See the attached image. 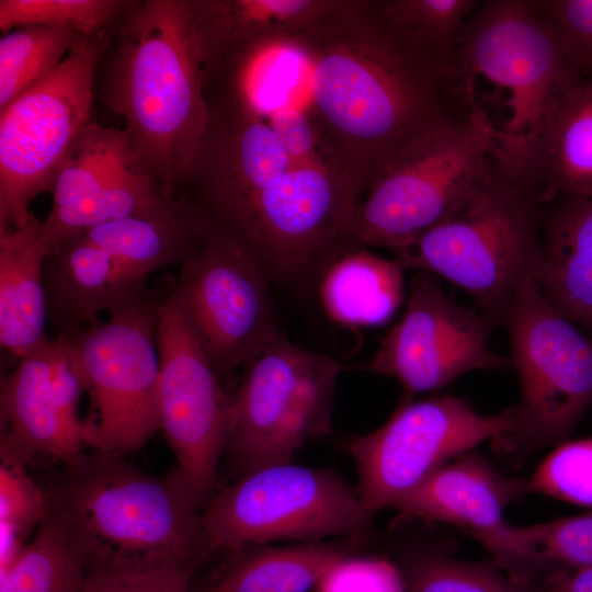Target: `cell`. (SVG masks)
<instances>
[{
    "label": "cell",
    "mask_w": 592,
    "mask_h": 592,
    "mask_svg": "<svg viewBox=\"0 0 592 592\" xmlns=\"http://www.w3.org/2000/svg\"><path fill=\"white\" fill-rule=\"evenodd\" d=\"M47 338L1 378V455L27 465L38 457L62 464L83 452L87 426L62 413L49 383Z\"/></svg>",
    "instance_id": "obj_18"
},
{
    "label": "cell",
    "mask_w": 592,
    "mask_h": 592,
    "mask_svg": "<svg viewBox=\"0 0 592 592\" xmlns=\"http://www.w3.org/2000/svg\"><path fill=\"white\" fill-rule=\"evenodd\" d=\"M94 93L161 192L177 195L207 121L192 0H132L100 56Z\"/></svg>",
    "instance_id": "obj_2"
},
{
    "label": "cell",
    "mask_w": 592,
    "mask_h": 592,
    "mask_svg": "<svg viewBox=\"0 0 592 592\" xmlns=\"http://www.w3.org/2000/svg\"><path fill=\"white\" fill-rule=\"evenodd\" d=\"M526 490L592 508V439L558 444L526 479Z\"/></svg>",
    "instance_id": "obj_34"
},
{
    "label": "cell",
    "mask_w": 592,
    "mask_h": 592,
    "mask_svg": "<svg viewBox=\"0 0 592 592\" xmlns=\"http://www.w3.org/2000/svg\"><path fill=\"white\" fill-rule=\"evenodd\" d=\"M137 162L140 160L123 129L90 123L56 171L48 214L90 198Z\"/></svg>",
    "instance_id": "obj_27"
},
{
    "label": "cell",
    "mask_w": 592,
    "mask_h": 592,
    "mask_svg": "<svg viewBox=\"0 0 592 592\" xmlns=\"http://www.w3.org/2000/svg\"><path fill=\"white\" fill-rule=\"evenodd\" d=\"M497 125L477 104L420 138L376 175L349 234L360 247L403 248L458 208L494 171Z\"/></svg>",
    "instance_id": "obj_5"
},
{
    "label": "cell",
    "mask_w": 592,
    "mask_h": 592,
    "mask_svg": "<svg viewBox=\"0 0 592 592\" xmlns=\"http://www.w3.org/2000/svg\"><path fill=\"white\" fill-rule=\"evenodd\" d=\"M503 323L521 399L511 428L492 448L516 469L560 444L592 403V341L550 304L533 276L517 288Z\"/></svg>",
    "instance_id": "obj_6"
},
{
    "label": "cell",
    "mask_w": 592,
    "mask_h": 592,
    "mask_svg": "<svg viewBox=\"0 0 592 592\" xmlns=\"http://www.w3.org/2000/svg\"><path fill=\"white\" fill-rule=\"evenodd\" d=\"M168 197L137 162L90 198L46 216L43 237L49 255L87 229L151 210Z\"/></svg>",
    "instance_id": "obj_28"
},
{
    "label": "cell",
    "mask_w": 592,
    "mask_h": 592,
    "mask_svg": "<svg viewBox=\"0 0 592 592\" xmlns=\"http://www.w3.org/2000/svg\"><path fill=\"white\" fill-rule=\"evenodd\" d=\"M49 383L56 401L66 418L76 425H84L78 406L83 385L64 340L57 337L49 345Z\"/></svg>",
    "instance_id": "obj_39"
},
{
    "label": "cell",
    "mask_w": 592,
    "mask_h": 592,
    "mask_svg": "<svg viewBox=\"0 0 592 592\" xmlns=\"http://www.w3.org/2000/svg\"><path fill=\"white\" fill-rule=\"evenodd\" d=\"M341 371L338 360L284 334L244 365L224 454L237 478L293 462L305 444L330 433Z\"/></svg>",
    "instance_id": "obj_8"
},
{
    "label": "cell",
    "mask_w": 592,
    "mask_h": 592,
    "mask_svg": "<svg viewBox=\"0 0 592 592\" xmlns=\"http://www.w3.org/2000/svg\"><path fill=\"white\" fill-rule=\"evenodd\" d=\"M463 72L506 93L508 118L497 128L499 171L524 186L539 140L580 75L537 15L533 0L479 2L457 44Z\"/></svg>",
    "instance_id": "obj_4"
},
{
    "label": "cell",
    "mask_w": 592,
    "mask_h": 592,
    "mask_svg": "<svg viewBox=\"0 0 592 592\" xmlns=\"http://www.w3.org/2000/svg\"><path fill=\"white\" fill-rule=\"evenodd\" d=\"M524 186L544 204L592 195V76H580L560 100Z\"/></svg>",
    "instance_id": "obj_23"
},
{
    "label": "cell",
    "mask_w": 592,
    "mask_h": 592,
    "mask_svg": "<svg viewBox=\"0 0 592 592\" xmlns=\"http://www.w3.org/2000/svg\"><path fill=\"white\" fill-rule=\"evenodd\" d=\"M493 327L445 294L434 275L414 271L403 315L363 368L396 379L410 396L469 372L511 367L510 357L489 346Z\"/></svg>",
    "instance_id": "obj_16"
},
{
    "label": "cell",
    "mask_w": 592,
    "mask_h": 592,
    "mask_svg": "<svg viewBox=\"0 0 592 592\" xmlns=\"http://www.w3.org/2000/svg\"><path fill=\"white\" fill-rule=\"evenodd\" d=\"M48 255L43 221L34 214L23 226L0 230V342L18 358L47 339Z\"/></svg>",
    "instance_id": "obj_20"
},
{
    "label": "cell",
    "mask_w": 592,
    "mask_h": 592,
    "mask_svg": "<svg viewBox=\"0 0 592 592\" xmlns=\"http://www.w3.org/2000/svg\"><path fill=\"white\" fill-rule=\"evenodd\" d=\"M525 592H592V566L558 571L523 585Z\"/></svg>",
    "instance_id": "obj_40"
},
{
    "label": "cell",
    "mask_w": 592,
    "mask_h": 592,
    "mask_svg": "<svg viewBox=\"0 0 592 592\" xmlns=\"http://www.w3.org/2000/svg\"><path fill=\"white\" fill-rule=\"evenodd\" d=\"M132 0H0V30L69 26L86 36H109Z\"/></svg>",
    "instance_id": "obj_32"
},
{
    "label": "cell",
    "mask_w": 592,
    "mask_h": 592,
    "mask_svg": "<svg viewBox=\"0 0 592 592\" xmlns=\"http://www.w3.org/2000/svg\"><path fill=\"white\" fill-rule=\"evenodd\" d=\"M515 582L592 566V510L528 526L505 523L478 539Z\"/></svg>",
    "instance_id": "obj_24"
},
{
    "label": "cell",
    "mask_w": 592,
    "mask_h": 592,
    "mask_svg": "<svg viewBox=\"0 0 592 592\" xmlns=\"http://www.w3.org/2000/svg\"><path fill=\"white\" fill-rule=\"evenodd\" d=\"M533 5L570 66L592 76V0H533Z\"/></svg>",
    "instance_id": "obj_37"
},
{
    "label": "cell",
    "mask_w": 592,
    "mask_h": 592,
    "mask_svg": "<svg viewBox=\"0 0 592 592\" xmlns=\"http://www.w3.org/2000/svg\"><path fill=\"white\" fill-rule=\"evenodd\" d=\"M403 267L354 248L340 255L319 281L322 306L334 322L375 327L387 322L403 298Z\"/></svg>",
    "instance_id": "obj_25"
},
{
    "label": "cell",
    "mask_w": 592,
    "mask_h": 592,
    "mask_svg": "<svg viewBox=\"0 0 592 592\" xmlns=\"http://www.w3.org/2000/svg\"><path fill=\"white\" fill-rule=\"evenodd\" d=\"M476 0H378L384 16L418 43L457 57L460 33Z\"/></svg>",
    "instance_id": "obj_33"
},
{
    "label": "cell",
    "mask_w": 592,
    "mask_h": 592,
    "mask_svg": "<svg viewBox=\"0 0 592 592\" xmlns=\"http://www.w3.org/2000/svg\"><path fill=\"white\" fill-rule=\"evenodd\" d=\"M202 592H212V591H209V590H206V591H202Z\"/></svg>",
    "instance_id": "obj_41"
},
{
    "label": "cell",
    "mask_w": 592,
    "mask_h": 592,
    "mask_svg": "<svg viewBox=\"0 0 592 592\" xmlns=\"http://www.w3.org/2000/svg\"><path fill=\"white\" fill-rule=\"evenodd\" d=\"M317 592H405L395 561L346 556L323 577Z\"/></svg>",
    "instance_id": "obj_38"
},
{
    "label": "cell",
    "mask_w": 592,
    "mask_h": 592,
    "mask_svg": "<svg viewBox=\"0 0 592 592\" xmlns=\"http://www.w3.org/2000/svg\"><path fill=\"white\" fill-rule=\"evenodd\" d=\"M181 264L171 296L218 375L246 365L276 341L267 273L241 246L205 224Z\"/></svg>",
    "instance_id": "obj_15"
},
{
    "label": "cell",
    "mask_w": 592,
    "mask_h": 592,
    "mask_svg": "<svg viewBox=\"0 0 592 592\" xmlns=\"http://www.w3.org/2000/svg\"><path fill=\"white\" fill-rule=\"evenodd\" d=\"M52 505L47 496L19 459L1 455L0 464V532L26 540L42 524Z\"/></svg>",
    "instance_id": "obj_35"
},
{
    "label": "cell",
    "mask_w": 592,
    "mask_h": 592,
    "mask_svg": "<svg viewBox=\"0 0 592 592\" xmlns=\"http://www.w3.org/2000/svg\"><path fill=\"white\" fill-rule=\"evenodd\" d=\"M156 342L160 430L177 459L169 476L202 512L216 492L232 398L171 295L158 304Z\"/></svg>",
    "instance_id": "obj_14"
},
{
    "label": "cell",
    "mask_w": 592,
    "mask_h": 592,
    "mask_svg": "<svg viewBox=\"0 0 592 592\" xmlns=\"http://www.w3.org/2000/svg\"><path fill=\"white\" fill-rule=\"evenodd\" d=\"M201 519L213 549L232 551L285 539L339 536L361 543L373 526L356 488L338 473L293 462L262 467L216 490Z\"/></svg>",
    "instance_id": "obj_9"
},
{
    "label": "cell",
    "mask_w": 592,
    "mask_h": 592,
    "mask_svg": "<svg viewBox=\"0 0 592 592\" xmlns=\"http://www.w3.org/2000/svg\"><path fill=\"white\" fill-rule=\"evenodd\" d=\"M534 278L557 310L592 331V195L546 205Z\"/></svg>",
    "instance_id": "obj_19"
},
{
    "label": "cell",
    "mask_w": 592,
    "mask_h": 592,
    "mask_svg": "<svg viewBox=\"0 0 592 592\" xmlns=\"http://www.w3.org/2000/svg\"><path fill=\"white\" fill-rule=\"evenodd\" d=\"M86 37L91 36L54 25L24 26L4 34L0 38V110L52 73Z\"/></svg>",
    "instance_id": "obj_30"
},
{
    "label": "cell",
    "mask_w": 592,
    "mask_h": 592,
    "mask_svg": "<svg viewBox=\"0 0 592 592\" xmlns=\"http://www.w3.org/2000/svg\"><path fill=\"white\" fill-rule=\"evenodd\" d=\"M357 543L306 542L291 546L257 545L235 551L212 592H309Z\"/></svg>",
    "instance_id": "obj_26"
},
{
    "label": "cell",
    "mask_w": 592,
    "mask_h": 592,
    "mask_svg": "<svg viewBox=\"0 0 592 592\" xmlns=\"http://www.w3.org/2000/svg\"><path fill=\"white\" fill-rule=\"evenodd\" d=\"M158 303L138 301L60 337L90 397L87 446L118 454L143 447L160 430Z\"/></svg>",
    "instance_id": "obj_11"
},
{
    "label": "cell",
    "mask_w": 592,
    "mask_h": 592,
    "mask_svg": "<svg viewBox=\"0 0 592 592\" xmlns=\"http://www.w3.org/2000/svg\"><path fill=\"white\" fill-rule=\"evenodd\" d=\"M294 41L300 91H307L299 105L319 124L361 200L389 161L478 104L458 58L396 27L378 0H343Z\"/></svg>",
    "instance_id": "obj_1"
},
{
    "label": "cell",
    "mask_w": 592,
    "mask_h": 592,
    "mask_svg": "<svg viewBox=\"0 0 592 592\" xmlns=\"http://www.w3.org/2000/svg\"><path fill=\"white\" fill-rule=\"evenodd\" d=\"M526 494V479L501 474L474 449L432 471L392 509L410 519L455 526L478 540L505 524L504 511Z\"/></svg>",
    "instance_id": "obj_17"
},
{
    "label": "cell",
    "mask_w": 592,
    "mask_h": 592,
    "mask_svg": "<svg viewBox=\"0 0 592 592\" xmlns=\"http://www.w3.org/2000/svg\"><path fill=\"white\" fill-rule=\"evenodd\" d=\"M546 205L496 167L458 208L392 252L395 260L465 291L496 327L523 281L534 277Z\"/></svg>",
    "instance_id": "obj_3"
},
{
    "label": "cell",
    "mask_w": 592,
    "mask_h": 592,
    "mask_svg": "<svg viewBox=\"0 0 592 592\" xmlns=\"http://www.w3.org/2000/svg\"><path fill=\"white\" fill-rule=\"evenodd\" d=\"M109 549L54 496L31 543L0 578V592H83L89 572Z\"/></svg>",
    "instance_id": "obj_21"
},
{
    "label": "cell",
    "mask_w": 592,
    "mask_h": 592,
    "mask_svg": "<svg viewBox=\"0 0 592 592\" xmlns=\"http://www.w3.org/2000/svg\"><path fill=\"white\" fill-rule=\"evenodd\" d=\"M513 417L514 407L481 414L454 396L408 398L383 425L350 437L344 447L356 465V491L368 519L392 508L439 467L500 437Z\"/></svg>",
    "instance_id": "obj_13"
},
{
    "label": "cell",
    "mask_w": 592,
    "mask_h": 592,
    "mask_svg": "<svg viewBox=\"0 0 592 592\" xmlns=\"http://www.w3.org/2000/svg\"><path fill=\"white\" fill-rule=\"evenodd\" d=\"M202 561L109 549L89 572L83 592H190Z\"/></svg>",
    "instance_id": "obj_31"
},
{
    "label": "cell",
    "mask_w": 592,
    "mask_h": 592,
    "mask_svg": "<svg viewBox=\"0 0 592 592\" xmlns=\"http://www.w3.org/2000/svg\"><path fill=\"white\" fill-rule=\"evenodd\" d=\"M110 36V35H109ZM109 36L86 37L46 78L0 110V230L23 226L92 123L94 78Z\"/></svg>",
    "instance_id": "obj_12"
},
{
    "label": "cell",
    "mask_w": 592,
    "mask_h": 592,
    "mask_svg": "<svg viewBox=\"0 0 592 592\" xmlns=\"http://www.w3.org/2000/svg\"><path fill=\"white\" fill-rule=\"evenodd\" d=\"M64 466L56 497L111 549L202 562L214 551L201 512L169 475H150L123 454L93 448Z\"/></svg>",
    "instance_id": "obj_10"
},
{
    "label": "cell",
    "mask_w": 592,
    "mask_h": 592,
    "mask_svg": "<svg viewBox=\"0 0 592 592\" xmlns=\"http://www.w3.org/2000/svg\"><path fill=\"white\" fill-rule=\"evenodd\" d=\"M342 0H192L204 59L304 34Z\"/></svg>",
    "instance_id": "obj_22"
},
{
    "label": "cell",
    "mask_w": 592,
    "mask_h": 592,
    "mask_svg": "<svg viewBox=\"0 0 592 592\" xmlns=\"http://www.w3.org/2000/svg\"><path fill=\"white\" fill-rule=\"evenodd\" d=\"M405 592H525L494 562L455 557V543L439 540L408 548L395 562Z\"/></svg>",
    "instance_id": "obj_29"
},
{
    "label": "cell",
    "mask_w": 592,
    "mask_h": 592,
    "mask_svg": "<svg viewBox=\"0 0 592 592\" xmlns=\"http://www.w3.org/2000/svg\"><path fill=\"white\" fill-rule=\"evenodd\" d=\"M261 116L267 121L292 160L345 178L334 150L308 110L298 104H285Z\"/></svg>",
    "instance_id": "obj_36"
},
{
    "label": "cell",
    "mask_w": 592,
    "mask_h": 592,
    "mask_svg": "<svg viewBox=\"0 0 592 592\" xmlns=\"http://www.w3.org/2000/svg\"><path fill=\"white\" fill-rule=\"evenodd\" d=\"M186 231L173 215L136 214L87 229L45 263L48 319L59 334L78 331L139 299L157 270L183 263Z\"/></svg>",
    "instance_id": "obj_7"
}]
</instances>
